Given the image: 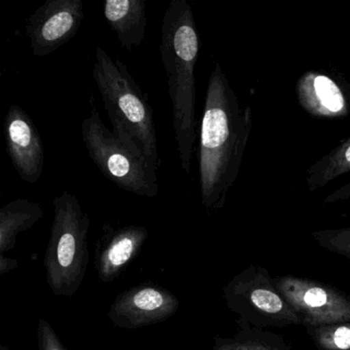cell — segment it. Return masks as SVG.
Segmentation results:
<instances>
[{"label":"cell","instance_id":"1","mask_svg":"<svg viewBox=\"0 0 350 350\" xmlns=\"http://www.w3.org/2000/svg\"><path fill=\"white\" fill-rule=\"evenodd\" d=\"M252 129L251 106L241 105L217 63L206 88L198 149L200 198L208 214L224 208L239 177Z\"/></svg>","mask_w":350,"mask_h":350},{"label":"cell","instance_id":"2","mask_svg":"<svg viewBox=\"0 0 350 350\" xmlns=\"http://www.w3.org/2000/svg\"><path fill=\"white\" fill-rule=\"evenodd\" d=\"M159 49L167 73L180 165L189 175L198 137L194 70L200 54V36L191 5L186 0H172L165 9Z\"/></svg>","mask_w":350,"mask_h":350},{"label":"cell","instance_id":"3","mask_svg":"<svg viewBox=\"0 0 350 350\" xmlns=\"http://www.w3.org/2000/svg\"><path fill=\"white\" fill-rule=\"evenodd\" d=\"M95 58L93 79L111 122L112 132L159 169L161 157L148 95L122 61L113 60L99 46Z\"/></svg>","mask_w":350,"mask_h":350},{"label":"cell","instance_id":"4","mask_svg":"<svg viewBox=\"0 0 350 350\" xmlns=\"http://www.w3.org/2000/svg\"><path fill=\"white\" fill-rule=\"evenodd\" d=\"M54 221L44 256L46 282L55 296L72 297L83 284L90 262L91 218L67 190L53 200Z\"/></svg>","mask_w":350,"mask_h":350},{"label":"cell","instance_id":"5","mask_svg":"<svg viewBox=\"0 0 350 350\" xmlns=\"http://www.w3.org/2000/svg\"><path fill=\"white\" fill-rule=\"evenodd\" d=\"M90 103L89 116L81 122V138L90 159L120 189L144 198H157L159 169L104 124L93 95Z\"/></svg>","mask_w":350,"mask_h":350},{"label":"cell","instance_id":"6","mask_svg":"<svg viewBox=\"0 0 350 350\" xmlns=\"http://www.w3.org/2000/svg\"><path fill=\"white\" fill-rule=\"evenodd\" d=\"M229 310L239 315V327H284L302 325L298 313L274 286L263 266L250 265L223 288Z\"/></svg>","mask_w":350,"mask_h":350},{"label":"cell","instance_id":"7","mask_svg":"<svg viewBox=\"0 0 350 350\" xmlns=\"http://www.w3.org/2000/svg\"><path fill=\"white\" fill-rule=\"evenodd\" d=\"M272 280L305 327L350 321V296L335 286L294 275L276 276Z\"/></svg>","mask_w":350,"mask_h":350},{"label":"cell","instance_id":"8","mask_svg":"<svg viewBox=\"0 0 350 350\" xmlns=\"http://www.w3.org/2000/svg\"><path fill=\"white\" fill-rule=\"evenodd\" d=\"M85 18L83 0H46L26 22L34 56L44 58L77 36Z\"/></svg>","mask_w":350,"mask_h":350},{"label":"cell","instance_id":"9","mask_svg":"<svg viewBox=\"0 0 350 350\" xmlns=\"http://www.w3.org/2000/svg\"><path fill=\"white\" fill-rule=\"evenodd\" d=\"M179 306V299L171 291L153 282H144L118 295L107 317L120 329H141L167 321Z\"/></svg>","mask_w":350,"mask_h":350},{"label":"cell","instance_id":"10","mask_svg":"<svg viewBox=\"0 0 350 350\" xmlns=\"http://www.w3.org/2000/svg\"><path fill=\"white\" fill-rule=\"evenodd\" d=\"M7 152L23 181L38 183L44 173V147L33 120L19 105H12L5 118Z\"/></svg>","mask_w":350,"mask_h":350},{"label":"cell","instance_id":"11","mask_svg":"<svg viewBox=\"0 0 350 350\" xmlns=\"http://www.w3.org/2000/svg\"><path fill=\"white\" fill-rule=\"evenodd\" d=\"M148 237L144 226L116 228L111 224L104 225L95 251V269L99 280L104 284L116 280L140 253Z\"/></svg>","mask_w":350,"mask_h":350},{"label":"cell","instance_id":"12","mask_svg":"<svg viewBox=\"0 0 350 350\" xmlns=\"http://www.w3.org/2000/svg\"><path fill=\"white\" fill-rule=\"evenodd\" d=\"M297 98L303 109L313 118L336 120L350 113L347 88L323 71H308L299 79Z\"/></svg>","mask_w":350,"mask_h":350},{"label":"cell","instance_id":"13","mask_svg":"<svg viewBox=\"0 0 350 350\" xmlns=\"http://www.w3.org/2000/svg\"><path fill=\"white\" fill-rule=\"evenodd\" d=\"M103 14L124 50L132 52L142 44L147 27L145 0H106Z\"/></svg>","mask_w":350,"mask_h":350},{"label":"cell","instance_id":"14","mask_svg":"<svg viewBox=\"0 0 350 350\" xmlns=\"http://www.w3.org/2000/svg\"><path fill=\"white\" fill-rule=\"evenodd\" d=\"M44 216L40 202L18 198L0 208V255L16 247L19 233L33 227Z\"/></svg>","mask_w":350,"mask_h":350},{"label":"cell","instance_id":"15","mask_svg":"<svg viewBox=\"0 0 350 350\" xmlns=\"http://www.w3.org/2000/svg\"><path fill=\"white\" fill-rule=\"evenodd\" d=\"M350 173V136L315 161L306 172L308 191L314 192Z\"/></svg>","mask_w":350,"mask_h":350},{"label":"cell","instance_id":"16","mask_svg":"<svg viewBox=\"0 0 350 350\" xmlns=\"http://www.w3.org/2000/svg\"><path fill=\"white\" fill-rule=\"evenodd\" d=\"M212 350H292L284 337L274 332L241 327L233 337H216Z\"/></svg>","mask_w":350,"mask_h":350},{"label":"cell","instance_id":"17","mask_svg":"<svg viewBox=\"0 0 350 350\" xmlns=\"http://www.w3.org/2000/svg\"><path fill=\"white\" fill-rule=\"evenodd\" d=\"M319 350H350V321L306 327Z\"/></svg>","mask_w":350,"mask_h":350},{"label":"cell","instance_id":"18","mask_svg":"<svg viewBox=\"0 0 350 350\" xmlns=\"http://www.w3.org/2000/svg\"><path fill=\"white\" fill-rule=\"evenodd\" d=\"M311 237L327 251L350 260V227L321 229L312 232Z\"/></svg>","mask_w":350,"mask_h":350},{"label":"cell","instance_id":"19","mask_svg":"<svg viewBox=\"0 0 350 350\" xmlns=\"http://www.w3.org/2000/svg\"><path fill=\"white\" fill-rule=\"evenodd\" d=\"M38 350H68L46 319H40L38 325Z\"/></svg>","mask_w":350,"mask_h":350},{"label":"cell","instance_id":"20","mask_svg":"<svg viewBox=\"0 0 350 350\" xmlns=\"http://www.w3.org/2000/svg\"><path fill=\"white\" fill-rule=\"evenodd\" d=\"M345 200H350V182L344 184L343 186L338 188L335 191L327 194L325 200H323V204H333L336 202H345Z\"/></svg>","mask_w":350,"mask_h":350},{"label":"cell","instance_id":"21","mask_svg":"<svg viewBox=\"0 0 350 350\" xmlns=\"http://www.w3.org/2000/svg\"><path fill=\"white\" fill-rule=\"evenodd\" d=\"M17 267V260L5 258V255H0V275H3Z\"/></svg>","mask_w":350,"mask_h":350},{"label":"cell","instance_id":"22","mask_svg":"<svg viewBox=\"0 0 350 350\" xmlns=\"http://www.w3.org/2000/svg\"><path fill=\"white\" fill-rule=\"evenodd\" d=\"M0 350H9V348L5 347V346H1V349Z\"/></svg>","mask_w":350,"mask_h":350}]
</instances>
